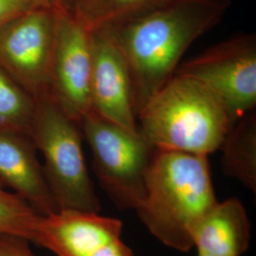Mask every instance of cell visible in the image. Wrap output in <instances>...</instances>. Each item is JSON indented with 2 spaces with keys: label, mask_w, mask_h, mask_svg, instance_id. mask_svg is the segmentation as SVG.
<instances>
[{
  "label": "cell",
  "mask_w": 256,
  "mask_h": 256,
  "mask_svg": "<svg viewBox=\"0 0 256 256\" xmlns=\"http://www.w3.org/2000/svg\"><path fill=\"white\" fill-rule=\"evenodd\" d=\"M30 138L43 156L44 174L58 209L100 212L101 202L82 151L80 124L48 94L36 100Z\"/></svg>",
  "instance_id": "4"
},
{
  "label": "cell",
  "mask_w": 256,
  "mask_h": 256,
  "mask_svg": "<svg viewBox=\"0 0 256 256\" xmlns=\"http://www.w3.org/2000/svg\"><path fill=\"white\" fill-rule=\"evenodd\" d=\"M122 222L100 212L58 210L38 222L34 243L57 256H95L122 238Z\"/></svg>",
  "instance_id": "10"
},
{
  "label": "cell",
  "mask_w": 256,
  "mask_h": 256,
  "mask_svg": "<svg viewBox=\"0 0 256 256\" xmlns=\"http://www.w3.org/2000/svg\"><path fill=\"white\" fill-rule=\"evenodd\" d=\"M30 243L27 238L0 232V256H37Z\"/></svg>",
  "instance_id": "17"
},
{
  "label": "cell",
  "mask_w": 256,
  "mask_h": 256,
  "mask_svg": "<svg viewBox=\"0 0 256 256\" xmlns=\"http://www.w3.org/2000/svg\"><path fill=\"white\" fill-rule=\"evenodd\" d=\"M40 5H45V6H54V0H34Z\"/></svg>",
  "instance_id": "20"
},
{
  "label": "cell",
  "mask_w": 256,
  "mask_h": 256,
  "mask_svg": "<svg viewBox=\"0 0 256 256\" xmlns=\"http://www.w3.org/2000/svg\"><path fill=\"white\" fill-rule=\"evenodd\" d=\"M79 124L102 189L120 210H136L144 198L155 147L140 129L122 128L92 111Z\"/></svg>",
  "instance_id": "5"
},
{
  "label": "cell",
  "mask_w": 256,
  "mask_h": 256,
  "mask_svg": "<svg viewBox=\"0 0 256 256\" xmlns=\"http://www.w3.org/2000/svg\"><path fill=\"white\" fill-rule=\"evenodd\" d=\"M90 111L130 130H138L128 64L104 30H92Z\"/></svg>",
  "instance_id": "9"
},
{
  "label": "cell",
  "mask_w": 256,
  "mask_h": 256,
  "mask_svg": "<svg viewBox=\"0 0 256 256\" xmlns=\"http://www.w3.org/2000/svg\"><path fill=\"white\" fill-rule=\"evenodd\" d=\"M218 202L207 156L156 149L134 212L162 244L187 252L196 226Z\"/></svg>",
  "instance_id": "2"
},
{
  "label": "cell",
  "mask_w": 256,
  "mask_h": 256,
  "mask_svg": "<svg viewBox=\"0 0 256 256\" xmlns=\"http://www.w3.org/2000/svg\"><path fill=\"white\" fill-rule=\"evenodd\" d=\"M39 5L34 0H0V30L12 20Z\"/></svg>",
  "instance_id": "18"
},
{
  "label": "cell",
  "mask_w": 256,
  "mask_h": 256,
  "mask_svg": "<svg viewBox=\"0 0 256 256\" xmlns=\"http://www.w3.org/2000/svg\"><path fill=\"white\" fill-rule=\"evenodd\" d=\"M178 0H54V7L90 30L119 25Z\"/></svg>",
  "instance_id": "13"
},
{
  "label": "cell",
  "mask_w": 256,
  "mask_h": 256,
  "mask_svg": "<svg viewBox=\"0 0 256 256\" xmlns=\"http://www.w3.org/2000/svg\"><path fill=\"white\" fill-rule=\"evenodd\" d=\"M57 10L39 5L0 30V68L34 100L48 94Z\"/></svg>",
  "instance_id": "7"
},
{
  "label": "cell",
  "mask_w": 256,
  "mask_h": 256,
  "mask_svg": "<svg viewBox=\"0 0 256 256\" xmlns=\"http://www.w3.org/2000/svg\"><path fill=\"white\" fill-rule=\"evenodd\" d=\"M176 74L194 78L214 92L232 124L256 110V34L236 36L210 46L180 64Z\"/></svg>",
  "instance_id": "6"
},
{
  "label": "cell",
  "mask_w": 256,
  "mask_h": 256,
  "mask_svg": "<svg viewBox=\"0 0 256 256\" xmlns=\"http://www.w3.org/2000/svg\"><path fill=\"white\" fill-rule=\"evenodd\" d=\"M56 10L48 95L68 118L80 124L90 111L92 30Z\"/></svg>",
  "instance_id": "8"
},
{
  "label": "cell",
  "mask_w": 256,
  "mask_h": 256,
  "mask_svg": "<svg viewBox=\"0 0 256 256\" xmlns=\"http://www.w3.org/2000/svg\"><path fill=\"white\" fill-rule=\"evenodd\" d=\"M36 100L0 68V131L30 136Z\"/></svg>",
  "instance_id": "15"
},
{
  "label": "cell",
  "mask_w": 256,
  "mask_h": 256,
  "mask_svg": "<svg viewBox=\"0 0 256 256\" xmlns=\"http://www.w3.org/2000/svg\"><path fill=\"white\" fill-rule=\"evenodd\" d=\"M223 173L256 192V113L234 122L220 148Z\"/></svg>",
  "instance_id": "14"
},
{
  "label": "cell",
  "mask_w": 256,
  "mask_h": 256,
  "mask_svg": "<svg viewBox=\"0 0 256 256\" xmlns=\"http://www.w3.org/2000/svg\"><path fill=\"white\" fill-rule=\"evenodd\" d=\"M95 256H134V254L120 238L104 246Z\"/></svg>",
  "instance_id": "19"
},
{
  "label": "cell",
  "mask_w": 256,
  "mask_h": 256,
  "mask_svg": "<svg viewBox=\"0 0 256 256\" xmlns=\"http://www.w3.org/2000/svg\"><path fill=\"white\" fill-rule=\"evenodd\" d=\"M137 122L156 149L207 156L220 150L232 126L223 102L214 92L178 74L138 113Z\"/></svg>",
  "instance_id": "3"
},
{
  "label": "cell",
  "mask_w": 256,
  "mask_h": 256,
  "mask_svg": "<svg viewBox=\"0 0 256 256\" xmlns=\"http://www.w3.org/2000/svg\"><path fill=\"white\" fill-rule=\"evenodd\" d=\"M252 225L238 198L218 202L202 218L192 236L198 254L210 256H242L250 242Z\"/></svg>",
  "instance_id": "12"
},
{
  "label": "cell",
  "mask_w": 256,
  "mask_h": 256,
  "mask_svg": "<svg viewBox=\"0 0 256 256\" xmlns=\"http://www.w3.org/2000/svg\"><path fill=\"white\" fill-rule=\"evenodd\" d=\"M230 0H178L106 28L124 55L136 115L174 76L192 43L216 27Z\"/></svg>",
  "instance_id": "1"
},
{
  "label": "cell",
  "mask_w": 256,
  "mask_h": 256,
  "mask_svg": "<svg viewBox=\"0 0 256 256\" xmlns=\"http://www.w3.org/2000/svg\"><path fill=\"white\" fill-rule=\"evenodd\" d=\"M0 182L41 216L59 210L28 135L0 131Z\"/></svg>",
  "instance_id": "11"
},
{
  "label": "cell",
  "mask_w": 256,
  "mask_h": 256,
  "mask_svg": "<svg viewBox=\"0 0 256 256\" xmlns=\"http://www.w3.org/2000/svg\"><path fill=\"white\" fill-rule=\"evenodd\" d=\"M198 256H206V254H198Z\"/></svg>",
  "instance_id": "21"
},
{
  "label": "cell",
  "mask_w": 256,
  "mask_h": 256,
  "mask_svg": "<svg viewBox=\"0 0 256 256\" xmlns=\"http://www.w3.org/2000/svg\"><path fill=\"white\" fill-rule=\"evenodd\" d=\"M40 218L27 202L0 182V232L18 234L34 243Z\"/></svg>",
  "instance_id": "16"
}]
</instances>
